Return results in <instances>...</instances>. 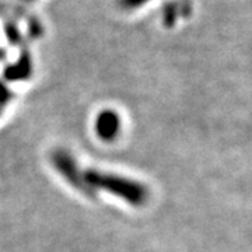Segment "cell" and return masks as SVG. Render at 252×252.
<instances>
[{
    "instance_id": "obj_1",
    "label": "cell",
    "mask_w": 252,
    "mask_h": 252,
    "mask_svg": "<svg viewBox=\"0 0 252 252\" xmlns=\"http://www.w3.org/2000/svg\"><path fill=\"white\" fill-rule=\"evenodd\" d=\"M83 174L87 187L94 195H95L94 189H105L119 198L125 199L127 203L133 206H142L149 198L147 189L142 184L135 181L127 180L115 174H105L94 170H89Z\"/></svg>"
},
{
    "instance_id": "obj_2",
    "label": "cell",
    "mask_w": 252,
    "mask_h": 252,
    "mask_svg": "<svg viewBox=\"0 0 252 252\" xmlns=\"http://www.w3.org/2000/svg\"><path fill=\"white\" fill-rule=\"evenodd\" d=\"M52 162H54L55 168L62 174L69 184H72L74 188H77L80 192H83L87 196H94V193L91 192L90 188L87 187L86 181H84V174L79 170L77 164L74 161L70 154L64 150H56L52 154Z\"/></svg>"
},
{
    "instance_id": "obj_3",
    "label": "cell",
    "mask_w": 252,
    "mask_h": 252,
    "mask_svg": "<svg viewBox=\"0 0 252 252\" xmlns=\"http://www.w3.org/2000/svg\"><path fill=\"white\" fill-rule=\"evenodd\" d=\"M95 127L99 137L109 142L117 137V133L121 127V121L114 111H102V114H99L97 118Z\"/></svg>"
},
{
    "instance_id": "obj_4",
    "label": "cell",
    "mask_w": 252,
    "mask_h": 252,
    "mask_svg": "<svg viewBox=\"0 0 252 252\" xmlns=\"http://www.w3.org/2000/svg\"><path fill=\"white\" fill-rule=\"evenodd\" d=\"M149 0H119L121 7L126 10H135L137 7H142Z\"/></svg>"
},
{
    "instance_id": "obj_5",
    "label": "cell",
    "mask_w": 252,
    "mask_h": 252,
    "mask_svg": "<svg viewBox=\"0 0 252 252\" xmlns=\"http://www.w3.org/2000/svg\"><path fill=\"white\" fill-rule=\"evenodd\" d=\"M23 1H32V0H23Z\"/></svg>"
}]
</instances>
